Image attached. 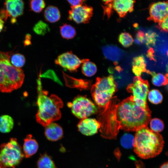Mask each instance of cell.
<instances>
[{
  "mask_svg": "<svg viewBox=\"0 0 168 168\" xmlns=\"http://www.w3.org/2000/svg\"><path fill=\"white\" fill-rule=\"evenodd\" d=\"M98 121L101 124V136L114 139L120 129L127 131H137L147 125L151 119L148 107L137 105L132 96L121 102L99 111Z\"/></svg>",
  "mask_w": 168,
  "mask_h": 168,
  "instance_id": "6da1fadb",
  "label": "cell"
},
{
  "mask_svg": "<svg viewBox=\"0 0 168 168\" xmlns=\"http://www.w3.org/2000/svg\"><path fill=\"white\" fill-rule=\"evenodd\" d=\"M38 81V96L37 105L38 110L36 115L37 122L44 127L59 119L61 116L60 109L63 106L62 100L58 96H48V92L43 90L41 82Z\"/></svg>",
  "mask_w": 168,
  "mask_h": 168,
  "instance_id": "7a4b0ae2",
  "label": "cell"
},
{
  "mask_svg": "<svg viewBox=\"0 0 168 168\" xmlns=\"http://www.w3.org/2000/svg\"><path fill=\"white\" fill-rule=\"evenodd\" d=\"M164 143L161 134L146 127L136 131L133 146L134 152L139 157L147 159L159 154Z\"/></svg>",
  "mask_w": 168,
  "mask_h": 168,
  "instance_id": "3957f363",
  "label": "cell"
},
{
  "mask_svg": "<svg viewBox=\"0 0 168 168\" xmlns=\"http://www.w3.org/2000/svg\"><path fill=\"white\" fill-rule=\"evenodd\" d=\"M12 52L0 50V91L8 93L20 88L25 77L20 68L13 66L10 63Z\"/></svg>",
  "mask_w": 168,
  "mask_h": 168,
  "instance_id": "277c9868",
  "label": "cell"
},
{
  "mask_svg": "<svg viewBox=\"0 0 168 168\" xmlns=\"http://www.w3.org/2000/svg\"><path fill=\"white\" fill-rule=\"evenodd\" d=\"M117 89V84L113 75L96 78L95 83L91 87V91L93 100L100 110L108 107Z\"/></svg>",
  "mask_w": 168,
  "mask_h": 168,
  "instance_id": "5b68a950",
  "label": "cell"
},
{
  "mask_svg": "<svg viewBox=\"0 0 168 168\" xmlns=\"http://www.w3.org/2000/svg\"><path fill=\"white\" fill-rule=\"evenodd\" d=\"M24 156L21 147L16 138H11L9 142L0 146V164L2 168H15Z\"/></svg>",
  "mask_w": 168,
  "mask_h": 168,
  "instance_id": "8992f818",
  "label": "cell"
},
{
  "mask_svg": "<svg viewBox=\"0 0 168 168\" xmlns=\"http://www.w3.org/2000/svg\"><path fill=\"white\" fill-rule=\"evenodd\" d=\"M68 104L72 114L81 119L87 118L98 112L96 105L85 96H77L74 98L72 102Z\"/></svg>",
  "mask_w": 168,
  "mask_h": 168,
  "instance_id": "52a82bcc",
  "label": "cell"
},
{
  "mask_svg": "<svg viewBox=\"0 0 168 168\" xmlns=\"http://www.w3.org/2000/svg\"><path fill=\"white\" fill-rule=\"evenodd\" d=\"M24 5L23 0H5L4 8L0 11V16L5 21L9 17L14 23L16 18L23 14Z\"/></svg>",
  "mask_w": 168,
  "mask_h": 168,
  "instance_id": "ba28073f",
  "label": "cell"
},
{
  "mask_svg": "<svg viewBox=\"0 0 168 168\" xmlns=\"http://www.w3.org/2000/svg\"><path fill=\"white\" fill-rule=\"evenodd\" d=\"M93 14V8L83 3L77 6L71 7L68 19L77 24H87L89 22Z\"/></svg>",
  "mask_w": 168,
  "mask_h": 168,
  "instance_id": "9c48e42d",
  "label": "cell"
},
{
  "mask_svg": "<svg viewBox=\"0 0 168 168\" xmlns=\"http://www.w3.org/2000/svg\"><path fill=\"white\" fill-rule=\"evenodd\" d=\"M149 88V85L147 80L142 79L140 77L136 76L133 79V82L128 85L127 90L128 92L132 93L134 98L146 102Z\"/></svg>",
  "mask_w": 168,
  "mask_h": 168,
  "instance_id": "30bf717a",
  "label": "cell"
},
{
  "mask_svg": "<svg viewBox=\"0 0 168 168\" xmlns=\"http://www.w3.org/2000/svg\"><path fill=\"white\" fill-rule=\"evenodd\" d=\"M82 62L72 51H68L59 55L55 63L71 72H76Z\"/></svg>",
  "mask_w": 168,
  "mask_h": 168,
  "instance_id": "8fae6325",
  "label": "cell"
},
{
  "mask_svg": "<svg viewBox=\"0 0 168 168\" xmlns=\"http://www.w3.org/2000/svg\"><path fill=\"white\" fill-rule=\"evenodd\" d=\"M148 21L159 23L168 16L167 1L159 2L151 4L149 7Z\"/></svg>",
  "mask_w": 168,
  "mask_h": 168,
  "instance_id": "7c38bea8",
  "label": "cell"
},
{
  "mask_svg": "<svg viewBox=\"0 0 168 168\" xmlns=\"http://www.w3.org/2000/svg\"><path fill=\"white\" fill-rule=\"evenodd\" d=\"M77 126L79 131L83 134L91 136L97 132L101 124L95 119L86 118L81 119Z\"/></svg>",
  "mask_w": 168,
  "mask_h": 168,
  "instance_id": "4fadbf2b",
  "label": "cell"
},
{
  "mask_svg": "<svg viewBox=\"0 0 168 168\" xmlns=\"http://www.w3.org/2000/svg\"><path fill=\"white\" fill-rule=\"evenodd\" d=\"M135 2V0H114L112 8L120 17H123L128 12L133 11Z\"/></svg>",
  "mask_w": 168,
  "mask_h": 168,
  "instance_id": "5bb4252c",
  "label": "cell"
},
{
  "mask_svg": "<svg viewBox=\"0 0 168 168\" xmlns=\"http://www.w3.org/2000/svg\"><path fill=\"white\" fill-rule=\"evenodd\" d=\"M44 134L48 140L55 141L62 138L63 137V132L61 126L52 122L45 127Z\"/></svg>",
  "mask_w": 168,
  "mask_h": 168,
  "instance_id": "9a60e30c",
  "label": "cell"
},
{
  "mask_svg": "<svg viewBox=\"0 0 168 168\" xmlns=\"http://www.w3.org/2000/svg\"><path fill=\"white\" fill-rule=\"evenodd\" d=\"M39 145L36 141L31 134L27 135L24 140L23 150L24 156L29 158L35 154L38 151Z\"/></svg>",
  "mask_w": 168,
  "mask_h": 168,
  "instance_id": "2e32d148",
  "label": "cell"
},
{
  "mask_svg": "<svg viewBox=\"0 0 168 168\" xmlns=\"http://www.w3.org/2000/svg\"><path fill=\"white\" fill-rule=\"evenodd\" d=\"M102 51L105 58L114 61H118L122 57L123 52L118 47L109 45L103 48Z\"/></svg>",
  "mask_w": 168,
  "mask_h": 168,
  "instance_id": "e0dca14e",
  "label": "cell"
},
{
  "mask_svg": "<svg viewBox=\"0 0 168 168\" xmlns=\"http://www.w3.org/2000/svg\"><path fill=\"white\" fill-rule=\"evenodd\" d=\"M132 70L137 77H140L142 73L146 72V63L144 57L140 55L133 58L132 62Z\"/></svg>",
  "mask_w": 168,
  "mask_h": 168,
  "instance_id": "ac0fdd59",
  "label": "cell"
},
{
  "mask_svg": "<svg viewBox=\"0 0 168 168\" xmlns=\"http://www.w3.org/2000/svg\"><path fill=\"white\" fill-rule=\"evenodd\" d=\"M44 16L45 20L51 23L58 21L60 17V14L58 9L53 6H49L45 9Z\"/></svg>",
  "mask_w": 168,
  "mask_h": 168,
  "instance_id": "d6986e66",
  "label": "cell"
},
{
  "mask_svg": "<svg viewBox=\"0 0 168 168\" xmlns=\"http://www.w3.org/2000/svg\"><path fill=\"white\" fill-rule=\"evenodd\" d=\"M14 120L12 118L7 115L0 116V132L3 133L9 132L14 126Z\"/></svg>",
  "mask_w": 168,
  "mask_h": 168,
  "instance_id": "ffe728a7",
  "label": "cell"
},
{
  "mask_svg": "<svg viewBox=\"0 0 168 168\" xmlns=\"http://www.w3.org/2000/svg\"><path fill=\"white\" fill-rule=\"evenodd\" d=\"M82 71L85 76L91 77L96 73L97 68L96 65L88 59H82Z\"/></svg>",
  "mask_w": 168,
  "mask_h": 168,
  "instance_id": "44dd1931",
  "label": "cell"
},
{
  "mask_svg": "<svg viewBox=\"0 0 168 168\" xmlns=\"http://www.w3.org/2000/svg\"><path fill=\"white\" fill-rule=\"evenodd\" d=\"M37 168H56L51 157L45 153L41 155L37 162Z\"/></svg>",
  "mask_w": 168,
  "mask_h": 168,
  "instance_id": "7402d4cb",
  "label": "cell"
},
{
  "mask_svg": "<svg viewBox=\"0 0 168 168\" xmlns=\"http://www.w3.org/2000/svg\"><path fill=\"white\" fill-rule=\"evenodd\" d=\"M146 72L152 76V82L155 86H160L167 84V74L164 75L161 73H156L153 71L147 70Z\"/></svg>",
  "mask_w": 168,
  "mask_h": 168,
  "instance_id": "603a6c76",
  "label": "cell"
},
{
  "mask_svg": "<svg viewBox=\"0 0 168 168\" xmlns=\"http://www.w3.org/2000/svg\"><path fill=\"white\" fill-rule=\"evenodd\" d=\"M60 33L63 38L66 39L73 38L76 35L75 28L71 25L66 23L60 27Z\"/></svg>",
  "mask_w": 168,
  "mask_h": 168,
  "instance_id": "cb8c5ba5",
  "label": "cell"
},
{
  "mask_svg": "<svg viewBox=\"0 0 168 168\" xmlns=\"http://www.w3.org/2000/svg\"><path fill=\"white\" fill-rule=\"evenodd\" d=\"M148 97L149 101L155 104L161 103L163 100L162 94L156 89H152L148 92Z\"/></svg>",
  "mask_w": 168,
  "mask_h": 168,
  "instance_id": "d4e9b609",
  "label": "cell"
},
{
  "mask_svg": "<svg viewBox=\"0 0 168 168\" xmlns=\"http://www.w3.org/2000/svg\"><path fill=\"white\" fill-rule=\"evenodd\" d=\"M119 41L124 47L127 48L132 45L133 40L131 35L125 32L121 33L119 35Z\"/></svg>",
  "mask_w": 168,
  "mask_h": 168,
  "instance_id": "484cf974",
  "label": "cell"
},
{
  "mask_svg": "<svg viewBox=\"0 0 168 168\" xmlns=\"http://www.w3.org/2000/svg\"><path fill=\"white\" fill-rule=\"evenodd\" d=\"M26 61L24 56L20 54H15L12 55L11 62L14 67L20 68L24 65Z\"/></svg>",
  "mask_w": 168,
  "mask_h": 168,
  "instance_id": "4316f807",
  "label": "cell"
},
{
  "mask_svg": "<svg viewBox=\"0 0 168 168\" xmlns=\"http://www.w3.org/2000/svg\"><path fill=\"white\" fill-rule=\"evenodd\" d=\"M29 5L32 11L39 13L44 8L45 3L44 0H30Z\"/></svg>",
  "mask_w": 168,
  "mask_h": 168,
  "instance_id": "83f0119b",
  "label": "cell"
},
{
  "mask_svg": "<svg viewBox=\"0 0 168 168\" xmlns=\"http://www.w3.org/2000/svg\"><path fill=\"white\" fill-rule=\"evenodd\" d=\"M158 35L155 32L150 30L145 34V42L148 47L154 46L156 43Z\"/></svg>",
  "mask_w": 168,
  "mask_h": 168,
  "instance_id": "f1b7e54d",
  "label": "cell"
},
{
  "mask_svg": "<svg viewBox=\"0 0 168 168\" xmlns=\"http://www.w3.org/2000/svg\"><path fill=\"white\" fill-rule=\"evenodd\" d=\"M134 141V137L131 134L125 133L120 140L121 145L125 148H130L133 146Z\"/></svg>",
  "mask_w": 168,
  "mask_h": 168,
  "instance_id": "f546056e",
  "label": "cell"
},
{
  "mask_svg": "<svg viewBox=\"0 0 168 168\" xmlns=\"http://www.w3.org/2000/svg\"><path fill=\"white\" fill-rule=\"evenodd\" d=\"M150 121V125L151 130L156 133L161 132L163 130L164 124L161 119L155 118Z\"/></svg>",
  "mask_w": 168,
  "mask_h": 168,
  "instance_id": "4dcf8cb0",
  "label": "cell"
},
{
  "mask_svg": "<svg viewBox=\"0 0 168 168\" xmlns=\"http://www.w3.org/2000/svg\"><path fill=\"white\" fill-rule=\"evenodd\" d=\"M47 25L42 21H38L33 28L34 31L37 34H44L46 32V29L48 28Z\"/></svg>",
  "mask_w": 168,
  "mask_h": 168,
  "instance_id": "1f68e13d",
  "label": "cell"
},
{
  "mask_svg": "<svg viewBox=\"0 0 168 168\" xmlns=\"http://www.w3.org/2000/svg\"><path fill=\"white\" fill-rule=\"evenodd\" d=\"M104 3L105 6H102L104 12L107 13H111L112 11V3L114 0H101Z\"/></svg>",
  "mask_w": 168,
  "mask_h": 168,
  "instance_id": "d6a6232c",
  "label": "cell"
},
{
  "mask_svg": "<svg viewBox=\"0 0 168 168\" xmlns=\"http://www.w3.org/2000/svg\"><path fill=\"white\" fill-rule=\"evenodd\" d=\"M135 42L138 44H143L145 42V34L141 30H138L136 34V39Z\"/></svg>",
  "mask_w": 168,
  "mask_h": 168,
  "instance_id": "836d02e7",
  "label": "cell"
},
{
  "mask_svg": "<svg viewBox=\"0 0 168 168\" xmlns=\"http://www.w3.org/2000/svg\"><path fill=\"white\" fill-rule=\"evenodd\" d=\"M168 16L158 23L157 27L161 31L167 32L168 31Z\"/></svg>",
  "mask_w": 168,
  "mask_h": 168,
  "instance_id": "e575fe53",
  "label": "cell"
},
{
  "mask_svg": "<svg viewBox=\"0 0 168 168\" xmlns=\"http://www.w3.org/2000/svg\"><path fill=\"white\" fill-rule=\"evenodd\" d=\"M71 7H75L83 4L82 0H67Z\"/></svg>",
  "mask_w": 168,
  "mask_h": 168,
  "instance_id": "d590c367",
  "label": "cell"
},
{
  "mask_svg": "<svg viewBox=\"0 0 168 168\" xmlns=\"http://www.w3.org/2000/svg\"><path fill=\"white\" fill-rule=\"evenodd\" d=\"M153 53L154 51L152 48H151L149 49L147 52V56L151 60H154L153 58Z\"/></svg>",
  "mask_w": 168,
  "mask_h": 168,
  "instance_id": "8d00e7d4",
  "label": "cell"
},
{
  "mask_svg": "<svg viewBox=\"0 0 168 168\" xmlns=\"http://www.w3.org/2000/svg\"><path fill=\"white\" fill-rule=\"evenodd\" d=\"M4 25V21L0 16V32L2 30Z\"/></svg>",
  "mask_w": 168,
  "mask_h": 168,
  "instance_id": "74e56055",
  "label": "cell"
},
{
  "mask_svg": "<svg viewBox=\"0 0 168 168\" xmlns=\"http://www.w3.org/2000/svg\"><path fill=\"white\" fill-rule=\"evenodd\" d=\"M160 168H168V162H166L163 164Z\"/></svg>",
  "mask_w": 168,
  "mask_h": 168,
  "instance_id": "f35d334b",
  "label": "cell"
},
{
  "mask_svg": "<svg viewBox=\"0 0 168 168\" xmlns=\"http://www.w3.org/2000/svg\"><path fill=\"white\" fill-rule=\"evenodd\" d=\"M0 168H2L1 165V164H0Z\"/></svg>",
  "mask_w": 168,
  "mask_h": 168,
  "instance_id": "ab89813d",
  "label": "cell"
},
{
  "mask_svg": "<svg viewBox=\"0 0 168 168\" xmlns=\"http://www.w3.org/2000/svg\"><path fill=\"white\" fill-rule=\"evenodd\" d=\"M85 0H82L83 1H85Z\"/></svg>",
  "mask_w": 168,
  "mask_h": 168,
  "instance_id": "60d3db41",
  "label": "cell"
}]
</instances>
